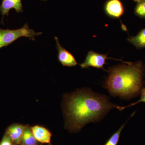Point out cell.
I'll return each instance as SVG.
<instances>
[{
    "label": "cell",
    "mask_w": 145,
    "mask_h": 145,
    "mask_svg": "<svg viewBox=\"0 0 145 145\" xmlns=\"http://www.w3.org/2000/svg\"><path fill=\"white\" fill-rule=\"evenodd\" d=\"M119 106L110 103L107 96L83 89L69 94L64 100L65 127L77 132L88 123L99 121L112 109Z\"/></svg>",
    "instance_id": "1"
},
{
    "label": "cell",
    "mask_w": 145,
    "mask_h": 145,
    "mask_svg": "<svg viewBox=\"0 0 145 145\" xmlns=\"http://www.w3.org/2000/svg\"><path fill=\"white\" fill-rule=\"evenodd\" d=\"M108 72L104 86L112 96L129 99L141 93L144 76L141 61L112 67Z\"/></svg>",
    "instance_id": "2"
},
{
    "label": "cell",
    "mask_w": 145,
    "mask_h": 145,
    "mask_svg": "<svg viewBox=\"0 0 145 145\" xmlns=\"http://www.w3.org/2000/svg\"><path fill=\"white\" fill-rule=\"evenodd\" d=\"M42 34L41 32H36L29 28L27 23L22 28L16 30L0 28V48L7 47L22 37H27L30 40H35V38Z\"/></svg>",
    "instance_id": "3"
},
{
    "label": "cell",
    "mask_w": 145,
    "mask_h": 145,
    "mask_svg": "<svg viewBox=\"0 0 145 145\" xmlns=\"http://www.w3.org/2000/svg\"><path fill=\"white\" fill-rule=\"evenodd\" d=\"M112 59L107 57V54H100L91 50L88 52L84 61L80 64L82 69L93 67L104 69V65L106 63L107 59Z\"/></svg>",
    "instance_id": "4"
},
{
    "label": "cell",
    "mask_w": 145,
    "mask_h": 145,
    "mask_svg": "<svg viewBox=\"0 0 145 145\" xmlns=\"http://www.w3.org/2000/svg\"><path fill=\"white\" fill-rule=\"evenodd\" d=\"M104 9L107 16L113 19H119L125 13L124 6L121 0H107Z\"/></svg>",
    "instance_id": "5"
},
{
    "label": "cell",
    "mask_w": 145,
    "mask_h": 145,
    "mask_svg": "<svg viewBox=\"0 0 145 145\" xmlns=\"http://www.w3.org/2000/svg\"><path fill=\"white\" fill-rule=\"evenodd\" d=\"M56 42V47L58 50V60L63 66H75L78 64L75 57L71 52L65 49L60 44L59 39L57 37H54Z\"/></svg>",
    "instance_id": "6"
},
{
    "label": "cell",
    "mask_w": 145,
    "mask_h": 145,
    "mask_svg": "<svg viewBox=\"0 0 145 145\" xmlns=\"http://www.w3.org/2000/svg\"><path fill=\"white\" fill-rule=\"evenodd\" d=\"M14 8L18 13H22L24 11L23 5L21 0H2L0 5V12L2 15L1 23L4 25L3 22L5 16H8L9 11Z\"/></svg>",
    "instance_id": "7"
},
{
    "label": "cell",
    "mask_w": 145,
    "mask_h": 145,
    "mask_svg": "<svg viewBox=\"0 0 145 145\" xmlns=\"http://www.w3.org/2000/svg\"><path fill=\"white\" fill-rule=\"evenodd\" d=\"M26 127V126L19 124H13L7 129L5 133L10 136L13 145H19L21 144L24 131Z\"/></svg>",
    "instance_id": "8"
},
{
    "label": "cell",
    "mask_w": 145,
    "mask_h": 145,
    "mask_svg": "<svg viewBox=\"0 0 145 145\" xmlns=\"http://www.w3.org/2000/svg\"><path fill=\"white\" fill-rule=\"evenodd\" d=\"M31 129L37 141L42 143H50L52 134L48 130L38 125L31 127Z\"/></svg>",
    "instance_id": "9"
},
{
    "label": "cell",
    "mask_w": 145,
    "mask_h": 145,
    "mask_svg": "<svg viewBox=\"0 0 145 145\" xmlns=\"http://www.w3.org/2000/svg\"><path fill=\"white\" fill-rule=\"evenodd\" d=\"M127 40L137 49L145 48V28L141 29L136 36L129 38Z\"/></svg>",
    "instance_id": "10"
},
{
    "label": "cell",
    "mask_w": 145,
    "mask_h": 145,
    "mask_svg": "<svg viewBox=\"0 0 145 145\" xmlns=\"http://www.w3.org/2000/svg\"><path fill=\"white\" fill-rule=\"evenodd\" d=\"M24 145H36L37 140L34 137L31 129L26 126L23 133L22 142Z\"/></svg>",
    "instance_id": "11"
},
{
    "label": "cell",
    "mask_w": 145,
    "mask_h": 145,
    "mask_svg": "<svg viewBox=\"0 0 145 145\" xmlns=\"http://www.w3.org/2000/svg\"><path fill=\"white\" fill-rule=\"evenodd\" d=\"M125 124L122 125L115 133L112 135L111 137L107 141L105 145H117L119 141L120 134L125 126Z\"/></svg>",
    "instance_id": "12"
},
{
    "label": "cell",
    "mask_w": 145,
    "mask_h": 145,
    "mask_svg": "<svg viewBox=\"0 0 145 145\" xmlns=\"http://www.w3.org/2000/svg\"><path fill=\"white\" fill-rule=\"evenodd\" d=\"M134 13L139 18L145 19V0H142L140 2L137 3Z\"/></svg>",
    "instance_id": "13"
},
{
    "label": "cell",
    "mask_w": 145,
    "mask_h": 145,
    "mask_svg": "<svg viewBox=\"0 0 145 145\" xmlns=\"http://www.w3.org/2000/svg\"><path fill=\"white\" fill-rule=\"evenodd\" d=\"M141 98H140V99L139 100V101L131 104L130 105L127 106L122 107L120 106L118 110H123L125 109V108H127L135 105H136V104L139 103H141V102H144V103H145V88L142 89L141 91Z\"/></svg>",
    "instance_id": "14"
},
{
    "label": "cell",
    "mask_w": 145,
    "mask_h": 145,
    "mask_svg": "<svg viewBox=\"0 0 145 145\" xmlns=\"http://www.w3.org/2000/svg\"><path fill=\"white\" fill-rule=\"evenodd\" d=\"M0 145H13V142L10 136L5 133L0 142Z\"/></svg>",
    "instance_id": "15"
},
{
    "label": "cell",
    "mask_w": 145,
    "mask_h": 145,
    "mask_svg": "<svg viewBox=\"0 0 145 145\" xmlns=\"http://www.w3.org/2000/svg\"><path fill=\"white\" fill-rule=\"evenodd\" d=\"M134 1L136 2L137 3L140 2V1H142V0H133Z\"/></svg>",
    "instance_id": "16"
},
{
    "label": "cell",
    "mask_w": 145,
    "mask_h": 145,
    "mask_svg": "<svg viewBox=\"0 0 145 145\" xmlns=\"http://www.w3.org/2000/svg\"><path fill=\"white\" fill-rule=\"evenodd\" d=\"M42 1H46L48 0H41Z\"/></svg>",
    "instance_id": "17"
},
{
    "label": "cell",
    "mask_w": 145,
    "mask_h": 145,
    "mask_svg": "<svg viewBox=\"0 0 145 145\" xmlns=\"http://www.w3.org/2000/svg\"></svg>",
    "instance_id": "18"
}]
</instances>
